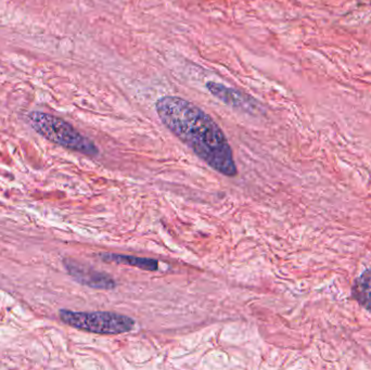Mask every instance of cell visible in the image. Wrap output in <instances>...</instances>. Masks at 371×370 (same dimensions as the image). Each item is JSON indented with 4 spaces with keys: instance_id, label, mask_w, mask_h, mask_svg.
Here are the masks:
<instances>
[{
    "instance_id": "cell-7",
    "label": "cell",
    "mask_w": 371,
    "mask_h": 370,
    "mask_svg": "<svg viewBox=\"0 0 371 370\" xmlns=\"http://www.w3.org/2000/svg\"><path fill=\"white\" fill-rule=\"evenodd\" d=\"M352 295L366 311L371 313V269H367L360 277L355 279Z\"/></svg>"
},
{
    "instance_id": "cell-1",
    "label": "cell",
    "mask_w": 371,
    "mask_h": 370,
    "mask_svg": "<svg viewBox=\"0 0 371 370\" xmlns=\"http://www.w3.org/2000/svg\"><path fill=\"white\" fill-rule=\"evenodd\" d=\"M155 110L163 125L209 168L224 176H237L231 144L217 123L202 109L183 98L165 96L157 101Z\"/></svg>"
},
{
    "instance_id": "cell-6",
    "label": "cell",
    "mask_w": 371,
    "mask_h": 370,
    "mask_svg": "<svg viewBox=\"0 0 371 370\" xmlns=\"http://www.w3.org/2000/svg\"><path fill=\"white\" fill-rule=\"evenodd\" d=\"M100 259L107 263H116V264L130 265L137 269L148 271H157L159 269V262L154 259L148 257H133V255L116 254V253H102L99 254Z\"/></svg>"
},
{
    "instance_id": "cell-3",
    "label": "cell",
    "mask_w": 371,
    "mask_h": 370,
    "mask_svg": "<svg viewBox=\"0 0 371 370\" xmlns=\"http://www.w3.org/2000/svg\"><path fill=\"white\" fill-rule=\"evenodd\" d=\"M60 319L66 325L96 335H116L134 331V319L113 312H73L60 309Z\"/></svg>"
},
{
    "instance_id": "cell-2",
    "label": "cell",
    "mask_w": 371,
    "mask_h": 370,
    "mask_svg": "<svg viewBox=\"0 0 371 370\" xmlns=\"http://www.w3.org/2000/svg\"><path fill=\"white\" fill-rule=\"evenodd\" d=\"M28 121L38 134L54 144L85 156H97L99 154V149L92 140L62 118L44 112L33 111L28 114Z\"/></svg>"
},
{
    "instance_id": "cell-4",
    "label": "cell",
    "mask_w": 371,
    "mask_h": 370,
    "mask_svg": "<svg viewBox=\"0 0 371 370\" xmlns=\"http://www.w3.org/2000/svg\"><path fill=\"white\" fill-rule=\"evenodd\" d=\"M64 266L70 276L83 285L98 289V290H113L116 289V283L109 273L96 271L92 267L73 259H64Z\"/></svg>"
},
{
    "instance_id": "cell-5",
    "label": "cell",
    "mask_w": 371,
    "mask_h": 370,
    "mask_svg": "<svg viewBox=\"0 0 371 370\" xmlns=\"http://www.w3.org/2000/svg\"><path fill=\"white\" fill-rule=\"evenodd\" d=\"M207 88L217 99L221 100L224 104L231 106L235 110H238V111L254 113L257 109L256 102L249 96H245V94L240 92L239 90L228 88L227 86L215 83V82L207 83Z\"/></svg>"
}]
</instances>
